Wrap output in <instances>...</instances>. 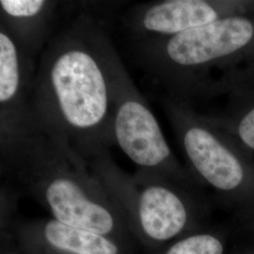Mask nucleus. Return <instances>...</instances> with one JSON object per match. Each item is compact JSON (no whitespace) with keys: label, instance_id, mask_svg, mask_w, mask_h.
<instances>
[{"label":"nucleus","instance_id":"7ed1b4c3","mask_svg":"<svg viewBox=\"0 0 254 254\" xmlns=\"http://www.w3.org/2000/svg\"><path fill=\"white\" fill-rule=\"evenodd\" d=\"M137 56L166 95L192 107L220 79L254 65V13L219 19L180 34L137 41Z\"/></svg>","mask_w":254,"mask_h":254},{"label":"nucleus","instance_id":"9b49d317","mask_svg":"<svg viewBox=\"0 0 254 254\" xmlns=\"http://www.w3.org/2000/svg\"><path fill=\"white\" fill-rule=\"evenodd\" d=\"M222 96V110L207 115L254 154V86L234 88Z\"/></svg>","mask_w":254,"mask_h":254},{"label":"nucleus","instance_id":"423d86ee","mask_svg":"<svg viewBox=\"0 0 254 254\" xmlns=\"http://www.w3.org/2000/svg\"><path fill=\"white\" fill-rule=\"evenodd\" d=\"M106 57L112 90L115 144L136 165V170L194 189L192 176L176 159L157 119L132 81L109 38Z\"/></svg>","mask_w":254,"mask_h":254},{"label":"nucleus","instance_id":"9d476101","mask_svg":"<svg viewBox=\"0 0 254 254\" xmlns=\"http://www.w3.org/2000/svg\"><path fill=\"white\" fill-rule=\"evenodd\" d=\"M59 6V1L52 0H1L0 26L35 60L52 36Z\"/></svg>","mask_w":254,"mask_h":254},{"label":"nucleus","instance_id":"4468645a","mask_svg":"<svg viewBox=\"0 0 254 254\" xmlns=\"http://www.w3.org/2000/svg\"><path fill=\"white\" fill-rule=\"evenodd\" d=\"M0 254H22L14 245L11 238L7 234H1V251Z\"/></svg>","mask_w":254,"mask_h":254},{"label":"nucleus","instance_id":"6e6552de","mask_svg":"<svg viewBox=\"0 0 254 254\" xmlns=\"http://www.w3.org/2000/svg\"><path fill=\"white\" fill-rule=\"evenodd\" d=\"M1 234H7L22 254H134L135 250L52 218H15Z\"/></svg>","mask_w":254,"mask_h":254},{"label":"nucleus","instance_id":"1a4fd4ad","mask_svg":"<svg viewBox=\"0 0 254 254\" xmlns=\"http://www.w3.org/2000/svg\"><path fill=\"white\" fill-rule=\"evenodd\" d=\"M36 71L35 60L0 26V138L17 134L31 123Z\"/></svg>","mask_w":254,"mask_h":254},{"label":"nucleus","instance_id":"0eeeda50","mask_svg":"<svg viewBox=\"0 0 254 254\" xmlns=\"http://www.w3.org/2000/svg\"><path fill=\"white\" fill-rule=\"evenodd\" d=\"M254 13V0H161L132 8L125 16L137 41L172 37L231 16Z\"/></svg>","mask_w":254,"mask_h":254},{"label":"nucleus","instance_id":"f257e3e1","mask_svg":"<svg viewBox=\"0 0 254 254\" xmlns=\"http://www.w3.org/2000/svg\"><path fill=\"white\" fill-rule=\"evenodd\" d=\"M103 25L81 13L52 34L37 67L31 122L90 162L115 144Z\"/></svg>","mask_w":254,"mask_h":254},{"label":"nucleus","instance_id":"f03ea898","mask_svg":"<svg viewBox=\"0 0 254 254\" xmlns=\"http://www.w3.org/2000/svg\"><path fill=\"white\" fill-rule=\"evenodd\" d=\"M1 174L19 196L35 200L51 218L136 249L126 215L89 163L32 123L0 138Z\"/></svg>","mask_w":254,"mask_h":254},{"label":"nucleus","instance_id":"20e7f679","mask_svg":"<svg viewBox=\"0 0 254 254\" xmlns=\"http://www.w3.org/2000/svg\"><path fill=\"white\" fill-rule=\"evenodd\" d=\"M88 163L124 211L136 245L147 253L179 237L195 218L196 201L181 185L138 170L128 174L110 152Z\"/></svg>","mask_w":254,"mask_h":254},{"label":"nucleus","instance_id":"f8f14e48","mask_svg":"<svg viewBox=\"0 0 254 254\" xmlns=\"http://www.w3.org/2000/svg\"><path fill=\"white\" fill-rule=\"evenodd\" d=\"M224 247L218 237L198 233L177 239L160 254H223Z\"/></svg>","mask_w":254,"mask_h":254},{"label":"nucleus","instance_id":"39448f33","mask_svg":"<svg viewBox=\"0 0 254 254\" xmlns=\"http://www.w3.org/2000/svg\"><path fill=\"white\" fill-rule=\"evenodd\" d=\"M160 103L193 174L221 195L254 199V154L207 114L166 94Z\"/></svg>","mask_w":254,"mask_h":254},{"label":"nucleus","instance_id":"ddd939ff","mask_svg":"<svg viewBox=\"0 0 254 254\" xmlns=\"http://www.w3.org/2000/svg\"><path fill=\"white\" fill-rule=\"evenodd\" d=\"M247 86H254V65L223 77L217 85L216 95L219 97L231 89Z\"/></svg>","mask_w":254,"mask_h":254}]
</instances>
